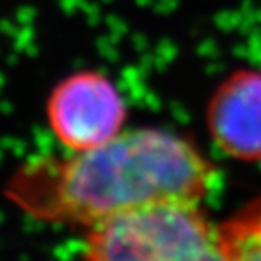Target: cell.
<instances>
[{"label": "cell", "mask_w": 261, "mask_h": 261, "mask_svg": "<svg viewBox=\"0 0 261 261\" xmlns=\"http://www.w3.org/2000/svg\"><path fill=\"white\" fill-rule=\"evenodd\" d=\"M216 178L214 165L192 141L141 127L31 166L15 181L14 194L36 216L90 227L154 202L202 203Z\"/></svg>", "instance_id": "1"}, {"label": "cell", "mask_w": 261, "mask_h": 261, "mask_svg": "<svg viewBox=\"0 0 261 261\" xmlns=\"http://www.w3.org/2000/svg\"><path fill=\"white\" fill-rule=\"evenodd\" d=\"M212 141L224 154L261 160V70H239L221 83L207 109Z\"/></svg>", "instance_id": "4"}, {"label": "cell", "mask_w": 261, "mask_h": 261, "mask_svg": "<svg viewBox=\"0 0 261 261\" xmlns=\"http://www.w3.org/2000/svg\"><path fill=\"white\" fill-rule=\"evenodd\" d=\"M48 121L66 149H90L121 133L126 103L106 75L80 71L55 87L48 102Z\"/></svg>", "instance_id": "3"}, {"label": "cell", "mask_w": 261, "mask_h": 261, "mask_svg": "<svg viewBox=\"0 0 261 261\" xmlns=\"http://www.w3.org/2000/svg\"><path fill=\"white\" fill-rule=\"evenodd\" d=\"M90 259H226L221 226L197 202H154L87 227Z\"/></svg>", "instance_id": "2"}]
</instances>
